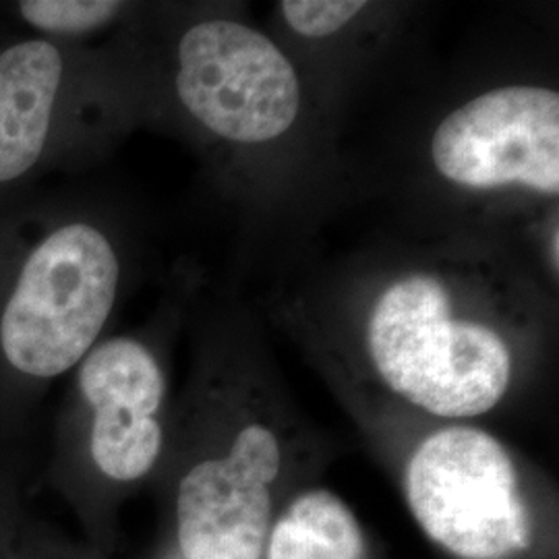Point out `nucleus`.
<instances>
[{"instance_id": "nucleus-1", "label": "nucleus", "mask_w": 559, "mask_h": 559, "mask_svg": "<svg viewBox=\"0 0 559 559\" xmlns=\"http://www.w3.org/2000/svg\"><path fill=\"white\" fill-rule=\"evenodd\" d=\"M535 290L493 255L419 251L369 282L350 325L362 362L392 396L464 423L512 390L539 325Z\"/></svg>"}, {"instance_id": "nucleus-2", "label": "nucleus", "mask_w": 559, "mask_h": 559, "mask_svg": "<svg viewBox=\"0 0 559 559\" xmlns=\"http://www.w3.org/2000/svg\"><path fill=\"white\" fill-rule=\"evenodd\" d=\"M124 222L41 187L0 214V433L104 338L131 274Z\"/></svg>"}, {"instance_id": "nucleus-3", "label": "nucleus", "mask_w": 559, "mask_h": 559, "mask_svg": "<svg viewBox=\"0 0 559 559\" xmlns=\"http://www.w3.org/2000/svg\"><path fill=\"white\" fill-rule=\"evenodd\" d=\"M110 44L140 124L173 127L239 154L270 152L299 131V69L278 41L245 21L135 4Z\"/></svg>"}, {"instance_id": "nucleus-4", "label": "nucleus", "mask_w": 559, "mask_h": 559, "mask_svg": "<svg viewBox=\"0 0 559 559\" xmlns=\"http://www.w3.org/2000/svg\"><path fill=\"white\" fill-rule=\"evenodd\" d=\"M140 124L117 50L20 32L0 15V214L78 175Z\"/></svg>"}, {"instance_id": "nucleus-5", "label": "nucleus", "mask_w": 559, "mask_h": 559, "mask_svg": "<svg viewBox=\"0 0 559 559\" xmlns=\"http://www.w3.org/2000/svg\"><path fill=\"white\" fill-rule=\"evenodd\" d=\"M168 443L160 334L104 336L73 369L57 433L60 477L131 487L158 468Z\"/></svg>"}, {"instance_id": "nucleus-6", "label": "nucleus", "mask_w": 559, "mask_h": 559, "mask_svg": "<svg viewBox=\"0 0 559 559\" xmlns=\"http://www.w3.org/2000/svg\"><path fill=\"white\" fill-rule=\"evenodd\" d=\"M404 500L423 535L456 559L524 554L533 526L516 459L493 433L450 423L413 448Z\"/></svg>"}, {"instance_id": "nucleus-7", "label": "nucleus", "mask_w": 559, "mask_h": 559, "mask_svg": "<svg viewBox=\"0 0 559 559\" xmlns=\"http://www.w3.org/2000/svg\"><path fill=\"white\" fill-rule=\"evenodd\" d=\"M221 419L226 427L195 431V443L182 450L175 489L180 556L261 559L288 443L270 415Z\"/></svg>"}, {"instance_id": "nucleus-8", "label": "nucleus", "mask_w": 559, "mask_h": 559, "mask_svg": "<svg viewBox=\"0 0 559 559\" xmlns=\"http://www.w3.org/2000/svg\"><path fill=\"white\" fill-rule=\"evenodd\" d=\"M436 177L471 198H559V92L501 83L445 112L431 138Z\"/></svg>"}, {"instance_id": "nucleus-9", "label": "nucleus", "mask_w": 559, "mask_h": 559, "mask_svg": "<svg viewBox=\"0 0 559 559\" xmlns=\"http://www.w3.org/2000/svg\"><path fill=\"white\" fill-rule=\"evenodd\" d=\"M365 533L350 506L325 487L300 491L272 522L261 559H362Z\"/></svg>"}, {"instance_id": "nucleus-10", "label": "nucleus", "mask_w": 559, "mask_h": 559, "mask_svg": "<svg viewBox=\"0 0 559 559\" xmlns=\"http://www.w3.org/2000/svg\"><path fill=\"white\" fill-rule=\"evenodd\" d=\"M120 0H13L0 4V15L20 32L50 40L92 44L117 32L133 11Z\"/></svg>"}, {"instance_id": "nucleus-11", "label": "nucleus", "mask_w": 559, "mask_h": 559, "mask_svg": "<svg viewBox=\"0 0 559 559\" xmlns=\"http://www.w3.org/2000/svg\"><path fill=\"white\" fill-rule=\"evenodd\" d=\"M362 0H286L280 2V20L288 32L305 41H325L350 29L369 13Z\"/></svg>"}, {"instance_id": "nucleus-12", "label": "nucleus", "mask_w": 559, "mask_h": 559, "mask_svg": "<svg viewBox=\"0 0 559 559\" xmlns=\"http://www.w3.org/2000/svg\"><path fill=\"white\" fill-rule=\"evenodd\" d=\"M7 440V436H0V441ZM2 454V452H0ZM0 471H2V466H0Z\"/></svg>"}]
</instances>
